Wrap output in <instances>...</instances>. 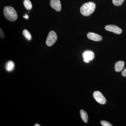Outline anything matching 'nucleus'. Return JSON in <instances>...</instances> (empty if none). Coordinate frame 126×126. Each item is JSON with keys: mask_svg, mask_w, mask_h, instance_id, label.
<instances>
[{"mask_svg": "<svg viewBox=\"0 0 126 126\" xmlns=\"http://www.w3.org/2000/svg\"><path fill=\"white\" fill-rule=\"evenodd\" d=\"M96 8V5L94 2L90 1L84 4L80 8L81 14L85 16L90 15L93 13Z\"/></svg>", "mask_w": 126, "mask_h": 126, "instance_id": "f257e3e1", "label": "nucleus"}, {"mask_svg": "<svg viewBox=\"0 0 126 126\" xmlns=\"http://www.w3.org/2000/svg\"><path fill=\"white\" fill-rule=\"evenodd\" d=\"M4 14L6 19L10 21H15L18 18L16 11L12 6L5 7L4 9Z\"/></svg>", "mask_w": 126, "mask_h": 126, "instance_id": "f03ea898", "label": "nucleus"}, {"mask_svg": "<svg viewBox=\"0 0 126 126\" xmlns=\"http://www.w3.org/2000/svg\"><path fill=\"white\" fill-rule=\"evenodd\" d=\"M57 39V35L54 31H52L49 33L46 40V44L48 46L54 45Z\"/></svg>", "mask_w": 126, "mask_h": 126, "instance_id": "7ed1b4c3", "label": "nucleus"}, {"mask_svg": "<svg viewBox=\"0 0 126 126\" xmlns=\"http://www.w3.org/2000/svg\"><path fill=\"white\" fill-rule=\"evenodd\" d=\"M93 97L95 100L100 104H104L106 103V98L99 91H95L93 93Z\"/></svg>", "mask_w": 126, "mask_h": 126, "instance_id": "20e7f679", "label": "nucleus"}, {"mask_svg": "<svg viewBox=\"0 0 126 126\" xmlns=\"http://www.w3.org/2000/svg\"><path fill=\"white\" fill-rule=\"evenodd\" d=\"M83 61L86 63H89L90 61L94 59V52L90 50H86L82 54Z\"/></svg>", "mask_w": 126, "mask_h": 126, "instance_id": "39448f33", "label": "nucleus"}, {"mask_svg": "<svg viewBox=\"0 0 126 126\" xmlns=\"http://www.w3.org/2000/svg\"><path fill=\"white\" fill-rule=\"evenodd\" d=\"M105 29L106 30L113 32L115 34H120L122 32L121 29L115 25H108L105 26Z\"/></svg>", "mask_w": 126, "mask_h": 126, "instance_id": "423d86ee", "label": "nucleus"}, {"mask_svg": "<svg viewBox=\"0 0 126 126\" xmlns=\"http://www.w3.org/2000/svg\"><path fill=\"white\" fill-rule=\"evenodd\" d=\"M50 5L56 11H60L61 10V3L60 0H50Z\"/></svg>", "mask_w": 126, "mask_h": 126, "instance_id": "0eeeda50", "label": "nucleus"}, {"mask_svg": "<svg viewBox=\"0 0 126 126\" xmlns=\"http://www.w3.org/2000/svg\"><path fill=\"white\" fill-rule=\"evenodd\" d=\"M88 38L95 41H99L102 39V36L98 34L93 32H89L87 34Z\"/></svg>", "mask_w": 126, "mask_h": 126, "instance_id": "6e6552de", "label": "nucleus"}, {"mask_svg": "<svg viewBox=\"0 0 126 126\" xmlns=\"http://www.w3.org/2000/svg\"><path fill=\"white\" fill-rule=\"evenodd\" d=\"M124 65H125V63L124 61H118L115 64V71L117 72H121L124 68Z\"/></svg>", "mask_w": 126, "mask_h": 126, "instance_id": "1a4fd4ad", "label": "nucleus"}, {"mask_svg": "<svg viewBox=\"0 0 126 126\" xmlns=\"http://www.w3.org/2000/svg\"><path fill=\"white\" fill-rule=\"evenodd\" d=\"M15 67V63L12 61H9L6 63L5 68L7 72H10L14 70Z\"/></svg>", "mask_w": 126, "mask_h": 126, "instance_id": "9d476101", "label": "nucleus"}, {"mask_svg": "<svg viewBox=\"0 0 126 126\" xmlns=\"http://www.w3.org/2000/svg\"><path fill=\"white\" fill-rule=\"evenodd\" d=\"M80 115L81 118L85 123H87L88 121L87 113L84 110H81L80 111Z\"/></svg>", "mask_w": 126, "mask_h": 126, "instance_id": "9b49d317", "label": "nucleus"}, {"mask_svg": "<svg viewBox=\"0 0 126 126\" xmlns=\"http://www.w3.org/2000/svg\"><path fill=\"white\" fill-rule=\"evenodd\" d=\"M24 5L26 9L27 10H30L32 8V4L30 0H24Z\"/></svg>", "mask_w": 126, "mask_h": 126, "instance_id": "f8f14e48", "label": "nucleus"}, {"mask_svg": "<svg viewBox=\"0 0 126 126\" xmlns=\"http://www.w3.org/2000/svg\"><path fill=\"white\" fill-rule=\"evenodd\" d=\"M23 35L25 36L27 40H30L31 39L32 36L31 34L27 30H24L23 31Z\"/></svg>", "mask_w": 126, "mask_h": 126, "instance_id": "ddd939ff", "label": "nucleus"}, {"mask_svg": "<svg viewBox=\"0 0 126 126\" xmlns=\"http://www.w3.org/2000/svg\"><path fill=\"white\" fill-rule=\"evenodd\" d=\"M113 4L115 6L121 5L124 2V0H112Z\"/></svg>", "mask_w": 126, "mask_h": 126, "instance_id": "4468645a", "label": "nucleus"}, {"mask_svg": "<svg viewBox=\"0 0 126 126\" xmlns=\"http://www.w3.org/2000/svg\"><path fill=\"white\" fill-rule=\"evenodd\" d=\"M101 124L103 126H112V125L110 124L109 122L105 121H101Z\"/></svg>", "mask_w": 126, "mask_h": 126, "instance_id": "2eb2a0df", "label": "nucleus"}, {"mask_svg": "<svg viewBox=\"0 0 126 126\" xmlns=\"http://www.w3.org/2000/svg\"><path fill=\"white\" fill-rule=\"evenodd\" d=\"M5 38V35L4 32L2 31V29L0 28V38L1 39Z\"/></svg>", "mask_w": 126, "mask_h": 126, "instance_id": "dca6fc26", "label": "nucleus"}, {"mask_svg": "<svg viewBox=\"0 0 126 126\" xmlns=\"http://www.w3.org/2000/svg\"><path fill=\"white\" fill-rule=\"evenodd\" d=\"M122 74L123 77H126V68L122 72Z\"/></svg>", "mask_w": 126, "mask_h": 126, "instance_id": "f3484780", "label": "nucleus"}, {"mask_svg": "<svg viewBox=\"0 0 126 126\" xmlns=\"http://www.w3.org/2000/svg\"><path fill=\"white\" fill-rule=\"evenodd\" d=\"M23 17H24V18H25V19H28V18H29V16H28L27 15H25Z\"/></svg>", "mask_w": 126, "mask_h": 126, "instance_id": "a211bd4d", "label": "nucleus"}, {"mask_svg": "<svg viewBox=\"0 0 126 126\" xmlns=\"http://www.w3.org/2000/svg\"><path fill=\"white\" fill-rule=\"evenodd\" d=\"M34 126H40V125H39V124H35Z\"/></svg>", "mask_w": 126, "mask_h": 126, "instance_id": "6ab92c4d", "label": "nucleus"}]
</instances>
